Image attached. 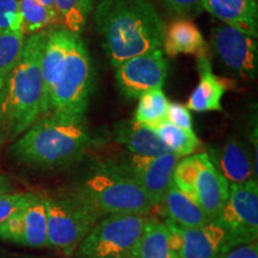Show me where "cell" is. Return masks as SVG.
<instances>
[{
    "instance_id": "26",
    "label": "cell",
    "mask_w": 258,
    "mask_h": 258,
    "mask_svg": "<svg viewBox=\"0 0 258 258\" xmlns=\"http://www.w3.org/2000/svg\"><path fill=\"white\" fill-rule=\"evenodd\" d=\"M24 42L23 31L0 34V89L21 57Z\"/></svg>"
},
{
    "instance_id": "12",
    "label": "cell",
    "mask_w": 258,
    "mask_h": 258,
    "mask_svg": "<svg viewBox=\"0 0 258 258\" xmlns=\"http://www.w3.org/2000/svg\"><path fill=\"white\" fill-rule=\"evenodd\" d=\"M180 157L172 152L157 157L133 156L131 165L125 166V169L157 207L161 205L173 183V171Z\"/></svg>"
},
{
    "instance_id": "19",
    "label": "cell",
    "mask_w": 258,
    "mask_h": 258,
    "mask_svg": "<svg viewBox=\"0 0 258 258\" xmlns=\"http://www.w3.org/2000/svg\"><path fill=\"white\" fill-rule=\"evenodd\" d=\"M221 175L230 184H239L247 180L256 179V167L252 166L250 154L246 147L237 139H231L222 148L219 157Z\"/></svg>"
},
{
    "instance_id": "33",
    "label": "cell",
    "mask_w": 258,
    "mask_h": 258,
    "mask_svg": "<svg viewBox=\"0 0 258 258\" xmlns=\"http://www.w3.org/2000/svg\"><path fill=\"white\" fill-rule=\"evenodd\" d=\"M9 189H10L9 179L6 178L5 176L0 175V195H3V194L8 192Z\"/></svg>"
},
{
    "instance_id": "25",
    "label": "cell",
    "mask_w": 258,
    "mask_h": 258,
    "mask_svg": "<svg viewBox=\"0 0 258 258\" xmlns=\"http://www.w3.org/2000/svg\"><path fill=\"white\" fill-rule=\"evenodd\" d=\"M59 24L73 34L79 35L85 28L90 10L84 0H54Z\"/></svg>"
},
{
    "instance_id": "30",
    "label": "cell",
    "mask_w": 258,
    "mask_h": 258,
    "mask_svg": "<svg viewBox=\"0 0 258 258\" xmlns=\"http://www.w3.org/2000/svg\"><path fill=\"white\" fill-rule=\"evenodd\" d=\"M166 121L185 131H192V118L190 110L186 105L180 103H169Z\"/></svg>"
},
{
    "instance_id": "13",
    "label": "cell",
    "mask_w": 258,
    "mask_h": 258,
    "mask_svg": "<svg viewBox=\"0 0 258 258\" xmlns=\"http://www.w3.org/2000/svg\"><path fill=\"white\" fill-rule=\"evenodd\" d=\"M228 194L230 183L215 167L209 154H207L196 177L192 199L201 206L209 219L215 221L227 201Z\"/></svg>"
},
{
    "instance_id": "10",
    "label": "cell",
    "mask_w": 258,
    "mask_h": 258,
    "mask_svg": "<svg viewBox=\"0 0 258 258\" xmlns=\"http://www.w3.org/2000/svg\"><path fill=\"white\" fill-rule=\"evenodd\" d=\"M211 43L218 59L228 70L243 78H256L258 71L256 37L219 22L213 27Z\"/></svg>"
},
{
    "instance_id": "3",
    "label": "cell",
    "mask_w": 258,
    "mask_h": 258,
    "mask_svg": "<svg viewBox=\"0 0 258 258\" xmlns=\"http://www.w3.org/2000/svg\"><path fill=\"white\" fill-rule=\"evenodd\" d=\"M90 143V135L82 123L46 116L25 131L11 151L21 163L54 169L79 160Z\"/></svg>"
},
{
    "instance_id": "14",
    "label": "cell",
    "mask_w": 258,
    "mask_h": 258,
    "mask_svg": "<svg viewBox=\"0 0 258 258\" xmlns=\"http://www.w3.org/2000/svg\"><path fill=\"white\" fill-rule=\"evenodd\" d=\"M202 9L220 23L257 37V0H202Z\"/></svg>"
},
{
    "instance_id": "9",
    "label": "cell",
    "mask_w": 258,
    "mask_h": 258,
    "mask_svg": "<svg viewBox=\"0 0 258 258\" xmlns=\"http://www.w3.org/2000/svg\"><path fill=\"white\" fill-rule=\"evenodd\" d=\"M170 250L178 258H220L234 245L227 231L217 221L186 228L165 219Z\"/></svg>"
},
{
    "instance_id": "2",
    "label": "cell",
    "mask_w": 258,
    "mask_h": 258,
    "mask_svg": "<svg viewBox=\"0 0 258 258\" xmlns=\"http://www.w3.org/2000/svg\"><path fill=\"white\" fill-rule=\"evenodd\" d=\"M48 32L30 35L0 89V139H15L46 115L42 55Z\"/></svg>"
},
{
    "instance_id": "6",
    "label": "cell",
    "mask_w": 258,
    "mask_h": 258,
    "mask_svg": "<svg viewBox=\"0 0 258 258\" xmlns=\"http://www.w3.org/2000/svg\"><path fill=\"white\" fill-rule=\"evenodd\" d=\"M147 215L111 214L97 221L73 258H137Z\"/></svg>"
},
{
    "instance_id": "8",
    "label": "cell",
    "mask_w": 258,
    "mask_h": 258,
    "mask_svg": "<svg viewBox=\"0 0 258 258\" xmlns=\"http://www.w3.org/2000/svg\"><path fill=\"white\" fill-rule=\"evenodd\" d=\"M227 231L234 246L257 240L258 183L257 179L230 184V194L217 220Z\"/></svg>"
},
{
    "instance_id": "11",
    "label": "cell",
    "mask_w": 258,
    "mask_h": 258,
    "mask_svg": "<svg viewBox=\"0 0 258 258\" xmlns=\"http://www.w3.org/2000/svg\"><path fill=\"white\" fill-rule=\"evenodd\" d=\"M167 73L163 50L157 49L123 61L116 67L115 78L122 93L137 99L144 93L161 89Z\"/></svg>"
},
{
    "instance_id": "28",
    "label": "cell",
    "mask_w": 258,
    "mask_h": 258,
    "mask_svg": "<svg viewBox=\"0 0 258 258\" xmlns=\"http://www.w3.org/2000/svg\"><path fill=\"white\" fill-rule=\"evenodd\" d=\"M22 31L18 0H0V34Z\"/></svg>"
},
{
    "instance_id": "20",
    "label": "cell",
    "mask_w": 258,
    "mask_h": 258,
    "mask_svg": "<svg viewBox=\"0 0 258 258\" xmlns=\"http://www.w3.org/2000/svg\"><path fill=\"white\" fill-rule=\"evenodd\" d=\"M17 244L29 247L48 246L46 205L41 198L22 211L21 233Z\"/></svg>"
},
{
    "instance_id": "18",
    "label": "cell",
    "mask_w": 258,
    "mask_h": 258,
    "mask_svg": "<svg viewBox=\"0 0 258 258\" xmlns=\"http://www.w3.org/2000/svg\"><path fill=\"white\" fill-rule=\"evenodd\" d=\"M161 205L165 209L166 219L182 227H200L212 221L201 208V206L189 195L177 188L175 183H172L166 191Z\"/></svg>"
},
{
    "instance_id": "23",
    "label": "cell",
    "mask_w": 258,
    "mask_h": 258,
    "mask_svg": "<svg viewBox=\"0 0 258 258\" xmlns=\"http://www.w3.org/2000/svg\"><path fill=\"white\" fill-rule=\"evenodd\" d=\"M22 16V31L25 35L37 34L50 25L59 23L56 12L36 0H18Z\"/></svg>"
},
{
    "instance_id": "16",
    "label": "cell",
    "mask_w": 258,
    "mask_h": 258,
    "mask_svg": "<svg viewBox=\"0 0 258 258\" xmlns=\"http://www.w3.org/2000/svg\"><path fill=\"white\" fill-rule=\"evenodd\" d=\"M115 138L116 141L133 153V156L157 157L171 152L153 128L133 120L118 122L115 127Z\"/></svg>"
},
{
    "instance_id": "7",
    "label": "cell",
    "mask_w": 258,
    "mask_h": 258,
    "mask_svg": "<svg viewBox=\"0 0 258 258\" xmlns=\"http://www.w3.org/2000/svg\"><path fill=\"white\" fill-rule=\"evenodd\" d=\"M48 246L72 256L80 241L103 215L79 191L59 199L44 200Z\"/></svg>"
},
{
    "instance_id": "24",
    "label": "cell",
    "mask_w": 258,
    "mask_h": 258,
    "mask_svg": "<svg viewBox=\"0 0 258 258\" xmlns=\"http://www.w3.org/2000/svg\"><path fill=\"white\" fill-rule=\"evenodd\" d=\"M153 129L171 152L180 158L188 157L195 152L200 144L199 138L196 137L194 131H185L167 121Z\"/></svg>"
},
{
    "instance_id": "27",
    "label": "cell",
    "mask_w": 258,
    "mask_h": 258,
    "mask_svg": "<svg viewBox=\"0 0 258 258\" xmlns=\"http://www.w3.org/2000/svg\"><path fill=\"white\" fill-rule=\"evenodd\" d=\"M37 199L38 196L31 192H6L0 195V225Z\"/></svg>"
},
{
    "instance_id": "36",
    "label": "cell",
    "mask_w": 258,
    "mask_h": 258,
    "mask_svg": "<svg viewBox=\"0 0 258 258\" xmlns=\"http://www.w3.org/2000/svg\"><path fill=\"white\" fill-rule=\"evenodd\" d=\"M171 258H178V257H177L175 253H172V256H171Z\"/></svg>"
},
{
    "instance_id": "17",
    "label": "cell",
    "mask_w": 258,
    "mask_h": 258,
    "mask_svg": "<svg viewBox=\"0 0 258 258\" xmlns=\"http://www.w3.org/2000/svg\"><path fill=\"white\" fill-rule=\"evenodd\" d=\"M200 82L189 97L186 108L196 112L222 111L221 99L226 85L214 76L209 56H200L196 60Z\"/></svg>"
},
{
    "instance_id": "1",
    "label": "cell",
    "mask_w": 258,
    "mask_h": 258,
    "mask_svg": "<svg viewBox=\"0 0 258 258\" xmlns=\"http://www.w3.org/2000/svg\"><path fill=\"white\" fill-rule=\"evenodd\" d=\"M95 22L115 69L163 47L165 25L150 0H102L95 10Z\"/></svg>"
},
{
    "instance_id": "22",
    "label": "cell",
    "mask_w": 258,
    "mask_h": 258,
    "mask_svg": "<svg viewBox=\"0 0 258 258\" xmlns=\"http://www.w3.org/2000/svg\"><path fill=\"white\" fill-rule=\"evenodd\" d=\"M169 103L161 89L144 93L139 97V104L133 121L150 128L158 127L166 121Z\"/></svg>"
},
{
    "instance_id": "32",
    "label": "cell",
    "mask_w": 258,
    "mask_h": 258,
    "mask_svg": "<svg viewBox=\"0 0 258 258\" xmlns=\"http://www.w3.org/2000/svg\"><path fill=\"white\" fill-rule=\"evenodd\" d=\"M0 258H43V257L31 256V254L21 253V252H14V251L0 249Z\"/></svg>"
},
{
    "instance_id": "5",
    "label": "cell",
    "mask_w": 258,
    "mask_h": 258,
    "mask_svg": "<svg viewBox=\"0 0 258 258\" xmlns=\"http://www.w3.org/2000/svg\"><path fill=\"white\" fill-rule=\"evenodd\" d=\"M79 192L102 215H148L156 208L125 167L101 166L84 180Z\"/></svg>"
},
{
    "instance_id": "15",
    "label": "cell",
    "mask_w": 258,
    "mask_h": 258,
    "mask_svg": "<svg viewBox=\"0 0 258 258\" xmlns=\"http://www.w3.org/2000/svg\"><path fill=\"white\" fill-rule=\"evenodd\" d=\"M163 47L169 56L192 54L196 57L209 56V50L201 31L185 17H176L165 27Z\"/></svg>"
},
{
    "instance_id": "31",
    "label": "cell",
    "mask_w": 258,
    "mask_h": 258,
    "mask_svg": "<svg viewBox=\"0 0 258 258\" xmlns=\"http://www.w3.org/2000/svg\"><path fill=\"white\" fill-rule=\"evenodd\" d=\"M220 258H258L257 240L231 247Z\"/></svg>"
},
{
    "instance_id": "29",
    "label": "cell",
    "mask_w": 258,
    "mask_h": 258,
    "mask_svg": "<svg viewBox=\"0 0 258 258\" xmlns=\"http://www.w3.org/2000/svg\"><path fill=\"white\" fill-rule=\"evenodd\" d=\"M167 11L177 17H190L202 11V0H159Z\"/></svg>"
},
{
    "instance_id": "34",
    "label": "cell",
    "mask_w": 258,
    "mask_h": 258,
    "mask_svg": "<svg viewBox=\"0 0 258 258\" xmlns=\"http://www.w3.org/2000/svg\"><path fill=\"white\" fill-rule=\"evenodd\" d=\"M36 2L41 3L42 5H44L46 8H48L49 10H51V11L56 12L55 10V4H54V0H36ZM57 15V14H56Z\"/></svg>"
},
{
    "instance_id": "21",
    "label": "cell",
    "mask_w": 258,
    "mask_h": 258,
    "mask_svg": "<svg viewBox=\"0 0 258 258\" xmlns=\"http://www.w3.org/2000/svg\"><path fill=\"white\" fill-rule=\"evenodd\" d=\"M169 231L164 221L148 218L145 224L137 258H171Z\"/></svg>"
},
{
    "instance_id": "35",
    "label": "cell",
    "mask_w": 258,
    "mask_h": 258,
    "mask_svg": "<svg viewBox=\"0 0 258 258\" xmlns=\"http://www.w3.org/2000/svg\"><path fill=\"white\" fill-rule=\"evenodd\" d=\"M84 3H85V5H86V8H88L90 11H91V9H92V4H93V0H84Z\"/></svg>"
},
{
    "instance_id": "4",
    "label": "cell",
    "mask_w": 258,
    "mask_h": 258,
    "mask_svg": "<svg viewBox=\"0 0 258 258\" xmlns=\"http://www.w3.org/2000/svg\"><path fill=\"white\" fill-rule=\"evenodd\" d=\"M92 64L85 43L73 34L69 51L48 95V116L72 123H82L92 88Z\"/></svg>"
}]
</instances>
